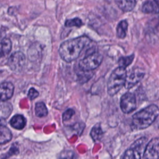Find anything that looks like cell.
Returning <instances> with one entry per match:
<instances>
[{
  "mask_svg": "<svg viewBox=\"0 0 159 159\" xmlns=\"http://www.w3.org/2000/svg\"><path fill=\"white\" fill-rule=\"evenodd\" d=\"M128 23L127 20H122L118 24L116 30L117 37L119 39H124L125 37L127 31Z\"/></svg>",
  "mask_w": 159,
  "mask_h": 159,
  "instance_id": "cell-17",
  "label": "cell"
},
{
  "mask_svg": "<svg viewBox=\"0 0 159 159\" xmlns=\"http://www.w3.org/2000/svg\"><path fill=\"white\" fill-rule=\"evenodd\" d=\"M75 114V111L72 109H68L67 110H66L63 115H62V119L63 121H66L68 120L69 119H70L73 115Z\"/></svg>",
  "mask_w": 159,
  "mask_h": 159,
  "instance_id": "cell-23",
  "label": "cell"
},
{
  "mask_svg": "<svg viewBox=\"0 0 159 159\" xmlns=\"http://www.w3.org/2000/svg\"><path fill=\"white\" fill-rule=\"evenodd\" d=\"M83 25V23L82 20L78 17L66 20L65 23V25L67 27H80Z\"/></svg>",
  "mask_w": 159,
  "mask_h": 159,
  "instance_id": "cell-21",
  "label": "cell"
},
{
  "mask_svg": "<svg viewBox=\"0 0 159 159\" xmlns=\"http://www.w3.org/2000/svg\"><path fill=\"white\" fill-rule=\"evenodd\" d=\"M127 76L125 68H116L111 73L107 84V93L110 96L116 94L124 86Z\"/></svg>",
  "mask_w": 159,
  "mask_h": 159,
  "instance_id": "cell-3",
  "label": "cell"
},
{
  "mask_svg": "<svg viewBox=\"0 0 159 159\" xmlns=\"http://www.w3.org/2000/svg\"><path fill=\"white\" fill-rule=\"evenodd\" d=\"M11 125L17 130H22L26 124L25 118L21 114H16L14 116L9 122Z\"/></svg>",
  "mask_w": 159,
  "mask_h": 159,
  "instance_id": "cell-12",
  "label": "cell"
},
{
  "mask_svg": "<svg viewBox=\"0 0 159 159\" xmlns=\"http://www.w3.org/2000/svg\"><path fill=\"white\" fill-rule=\"evenodd\" d=\"M159 139L158 137L152 139L145 146L143 151V159H158Z\"/></svg>",
  "mask_w": 159,
  "mask_h": 159,
  "instance_id": "cell-8",
  "label": "cell"
},
{
  "mask_svg": "<svg viewBox=\"0 0 159 159\" xmlns=\"http://www.w3.org/2000/svg\"><path fill=\"white\" fill-rule=\"evenodd\" d=\"M103 57L98 52H92L80 60L79 67L83 71H90L97 68L101 63Z\"/></svg>",
  "mask_w": 159,
  "mask_h": 159,
  "instance_id": "cell-5",
  "label": "cell"
},
{
  "mask_svg": "<svg viewBox=\"0 0 159 159\" xmlns=\"http://www.w3.org/2000/svg\"><path fill=\"white\" fill-rule=\"evenodd\" d=\"M1 120H0V145L9 142L12 137L11 130L5 124H3Z\"/></svg>",
  "mask_w": 159,
  "mask_h": 159,
  "instance_id": "cell-11",
  "label": "cell"
},
{
  "mask_svg": "<svg viewBox=\"0 0 159 159\" xmlns=\"http://www.w3.org/2000/svg\"><path fill=\"white\" fill-rule=\"evenodd\" d=\"M147 140V138L144 137L138 139L124 152L122 159H141Z\"/></svg>",
  "mask_w": 159,
  "mask_h": 159,
  "instance_id": "cell-4",
  "label": "cell"
},
{
  "mask_svg": "<svg viewBox=\"0 0 159 159\" xmlns=\"http://www.w3.org/2000/svg\"><path fill=\"white\" fill-rule=\"evenodd\" d=\"M134 58V54H132L131 55H129V56L122 57L119 58V59L118 60L119 66L125 68L132 63Z\"/></svg>",
  "mask_w": 159,
  "mask_h": 159,
  "instance_id": "cell-20",
  "label": "cell"
},
{
  "mask_svg": "<svg viewBox=\"0 0 159 159\" xmlns=\"http://www.w3.org/2000/svg\"><path fill=\"white\" fill-rule=\"evenodd\" d=\"M83 73L81 74H78V80L81 83H86L92 76L93 74L90 75V72L91 71H83Z\"/></svg>",
  "mask_w": 159,
  "mask_h": 159,
  "instance_id": "cell-22",
  "label": "cell"
},
{
  "mask_svg": "<svg viewBox=\"0 0 159 159\" xmlns=\"http://www.w3.org/2000/svg\"><path fill=\"white\" fill-rule=\"evenodd\" d=\"M90 39L86 36L65 40L60 45L59 55L64 61H73L78 58L83 48L90 43Z\"/></svg>",
  "mask_w": 159,
  "mask_h": 159,
  "instance_id": "cell-1",
  "label": "cell"
},
{
  "mask_svg": "<svg viewBox=\"0 0 159 159\" xmlns=\"http://www.w3.org/2000/svg\"><path fill=\"white\" fill-rule=\"evenodd\" d=\"M12 107L11 103L6 101H0V120H4L11 114Z\"/></svg>",
  "mask_w": 159,
  "mask_h": 159,
  "instance_id": "cell-14",
  "label": "cell"
},
{
  "mask_svg": "<svg viewBox=\"0 0 159 159\" xmlns=\"http://www.w3.org/2000/svg\"><path fill=\"white\" fill-rule=\"evenodd\" d=\"M144 75V73L139 68L133 69L129 75L127 74L124 86L127 89L132 88L143 78Z\"/></svg>",
  "mask_w": 159,
  "mask_h": 159,
  "instance_id": "cell-9",
  "label": "cell"
},
{
  "mask_svg": "<svg viewBox=\"0 0 159 159\" xmlns=\"http://www.w3.org/2000/svg\"><path fill=\"white\" fill-rule=\"evenodd\" d=\"M90 135L94 141L100 140L102 138L104 132L101 127V125L99 124H96L92 128Z\"/></svg>",
  "mask_w": 159,
  "mask_h": 159,
  "instance_id": "cell-19",
  "label": "cell"
},
{
  "mask_svg": "<svg viewBox=\"0 0 159 159\" xmlns=\"http://www.w3.org/2000/svg\"><path fill=\"white\" fill-rule=\"evenodd\" d=\"M25 61V57L22 52H16L9 57L7 64L11 70L19 72L24 68Z\"/></svg>",
  "mask_w": 159,
  "mask_h": 159,
  "instance_id": "cell-6",
  "label": "cell"
},
{
  "mask_svg": "<svg viewBox=\"0 0 159 159\" xmlns=\"http://www.w3.org/2000/svg\"><path fill=\"white\" fill-rule=\"evenodd\" d=\"M35 115L39 117H45L48 114L47 108L43 102H38L35 106Z\"/></svg>",
  "mask_w": 159,
  "mask_h": 159,
  "instance_id": "cell-18",
  "label": "cell"
},
{
  "mask_svg": "<svg viewBox=\"0 0 159 159\" xmlns=\"http://www.w3.org/2000/svg\"><path fill=\"white\" fill-rule=\"evenodd\" d=\"M142 11L144 13H157L158 12V1H148L145 2L142 6Z\"/></svg>",
  "mask_w": 159,
  "mask_h": 159,
  "instance_id": "cell-16",
  "label": "cell"
},
{
  "mask_svg": "<svg viewBox=\"0 0 159 159\" xmlns=\"http://www.w3.org/2000/svg\"><path fill=\"white\" fill-rule=\"evenodd\" d=\"M12 48V42L9 39L5 38L0 42V58L8 55Z\"/></svg>",
  "mask_w": 159,
  "mask_h": 159,
  "instance_id": "cell-15",
  "label": "cell"
},
{
  "mask_svg": "<svg viewBox=\"0 0 159 159\" xmlns=\"http://www.w3.org/2000/svg\"><path fill=\"white\" fill-rule=\"evenodd\" d=\"M114 1L123 12L131 11L136 5V0H114Z\"/></svg>",
  "mask_w": 159,
  "mask_h": 159,
  "instance_id": "cell-13",
  "label": "cell"
},
{
  "mask_svg": "<svg viewBox=\"0 0 159 159\" xmlns=\"http://www.w3.org/2000/svg\"><path fill=\"white\" fill-rule=\"evenodd\" d=\"M39 95V92L34 88H31L28 92V98L30 99V100H33L34 99H35Z\"/></svg>",
  "mask_w": 159,
  "mask_h": 159,
  "instance_id": "cell-25",
  "label": "cell"
},
{
  "mask_svg": "<svg viewBox=\"0 0 159 159\" xmlns=\"http://www.w3.org/2000/svg\"><path fill=\"white\" fill-rule=\"evenodd\" d=\"M158 114V107L157 105L148 106L133 115L132 125L137 130L145 129L155 120Z\"/></svg>",
  "mask_w": 159,
  "mask_h": 159,
  "instance_id": "cell-2",
  "label": "cell"
},
{
  "mask_svg": "<svg viewBox=\"0 0 159 159\" xmlns=\"http://www.w3.org/2000/svg\"><path fill=\"white\" fill-rule=\"evenodd\" d=\"M14 86L9 81L0 83V101H7L14 94Z\"/></svg>",
  "mask_w": 159,
  "mask_h": 159,
  "instance_id": "cell-10",
  "label": "cell"
},
{
  "mask_svg": "<svg viewBox=\"0 0 159 159\" xmlns=\"http://www.w3.org/2000/svg\"><path fill=\"white\" fill-rule=\"evenodd\" d=\"M75 153L71 151H63L60 154V159H73Z\"/></svg>",
  "mask_w": 159,
  "mask_h": 159,
  "instance_id": "cell-24",
  "label": "cell"
},
{
  "mask_svg": "<svg viewBox=\"0 0 159 159\" xmlns=\"http://www.w3.org/2000/svg\"><path fill=\"white\" fill-rule=\"evenodd\" d=\"M136 99L135 95L130 92L125 93L120 98V106L124 113L129 114L136 109Z\"/></svg>",
  "mask_w": 159,
  "mask_h": 159,
  "instance_id": "cell-7",
  "label": "cell"
}]
</instances>
